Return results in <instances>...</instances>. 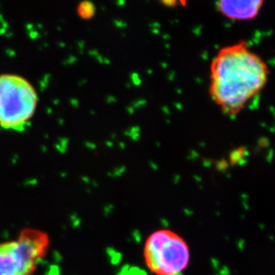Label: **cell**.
I'll return each instance as SVG.
<instances>
[{
  "mask_svg": "<svg viewBox=\"0 0 275 275\" xmlns=\"http://www.w3.org/2000/svg\"><path fill=\"white\" fill-rule=\"evenodd\" d=\"M269 67L245 40L218 50L209 67L208 92L213 102L228 116H236L262 92Z\"/></svg>",
  "mask_w": 275,
  "mask_h": 275,
  "instance_id": "cell-1",
  "label": "cell"
},
{
  "mask_svg": "<svg viewBox=\"0 0 275 275\" xmlns=\"http://www.w3.org/2000/svg\"><path fill=\"white\" fill-rule=\"evenodd\" d=\"M37 90L27 79L13 73L0 74V127L21 131L35 115Z\"/></svg>",
  "mask_w": 275,
  "mask_h": 275,
  "instance_id": "cell-2",
  "label": "cell"
},
{
  "mask_svg": "<svg viewBox=\"0 0 275 275\" xmlns=\"http://www.w3.org/2000/svg\"><path fill=\"white\" fill-rule=\"evenodd\" d=\"M143 254L146 266L155 275H182L191 259L187 241L169 229L152 232L144 242Z\"/></svg>",
  "mask_w": 275,
  "mask_h": 275,
  "instance_id": "cell-3",
  "label": "cell"
},
{
  "mask_svg": "<svg viewBox=\"0 0 275 275\" xmlns=\"http://www.w3.org/2000/svg\"><path fill=\"white\" fill-rule=\"evenodd\" d=\"M49 243L48 234L34 228L22 230L15 240L0 242V275H34Z\"/></svg>",
  "mask_w": 275,
  "mask_h": 275,
  "instance_id": "cell-4",
  "label": "cell"
},
{
  "mask_svg": "<svg viewBox=\"0 0 275 275\" xmlns=\"http://www.w3.org/2000/svg\"><path fill=\"white\" fill-rule=\"evenodd\" d=\"M265 0H216L221 15L233 21L244 22L258 16Z\"/></svg>",
  "mask_w": 275,
  "mask_h": 275,
  "instance_id": "cell-5",
  "label": "cell"
},
{
  "mask_svg": "<svg viewBox=\"0 0 275 275\" xmlns=\"http://www.w3.org/2000/svg\"><path fill=\"white\" fill-rule=\"evenodd\" d=\"M158 1L168 7H175V6H185L189 0H158Z\"/></svg>",
  "mask_w": 275,
  "mask_h": 275,
  "instance_id": "cell-6",
  "label": "cell"
}]
</instances>
